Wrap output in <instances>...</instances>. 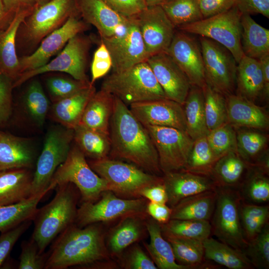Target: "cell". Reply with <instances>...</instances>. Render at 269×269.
Wrapping results in <instances>:
<instances>
[{
  "instance_id": "obj_1",
  "label": "cell",
  "mask_w": 269,
  "mask_h": 269,
  "mask_svg": "<svg viewBox=\"0 0 269 269\" xmlns=\"http://www.w3.org/2000/svg\"><path fill=\"white\" fill-rule=\"evenodd\" d=\"M115 97L110 121V153L143 170L159 176L162 173L158 154L145 127L126 104Z\"/></svg>"
},
{
  "instance_id": "obj_2",
  "label": "cell",
  "mask_w": 269,
  "mask_h": 269,
  "mask_svg": "<svg viewBox=\"0 0 269 269\" xmlns=\"http://www.w3.org/2000/svg\"><path fill=\"white\" fill-rule=\"evenodd\" d=\"M47 254L44 269L92 264L108 255L102 230L97 223L83 227L71 224L57 236Z\"/></svg>"
},
{
  "instance_id": "obj_3",
  "label": "cell",
  "mask_w": 269,
  "mask_h": 269,
  "mask_svg": "<svg viewBox=\"0 0 269 269\" xmlns=\"http://www.w3.org/2000/svg\"><path fill=\"white\" fill-rule=\"evenodd\" d=\"M75 187L69 183L57 186L52 200L38 208L32 220L34 227L31 239L40 254L44 253L58 235L75 223L78 196Z\"/></svg>"
},
{
  "instance_id": "obj_4",
  "label": "cell",
  "mask_w": 269,
  "mask_h": 269,
  "mask_svg": "<svg viewBox=\"0 0 269 269\" xmlns=\"http://www.w3.org/2000/svg\"><path fill=\"white\" fill-rule=\"evenodd\" d=\"M101 89L129 106L167 99L146 61L120 72H112L103 80Z\"/></svg>"
},
{
  "instance_id": "obj_5",
  "label": "cell",
  "mask_w": 269,
  "mask_h": 269,
  "mask_svg": "<svg viewBox=\"0 0 269 269\" xmlns=\"http://www.w3.org/2000/svg\"><path fill=\"white\" fill-rule=\"evenodd\" d=\"M77 13L74 0H50L37 5L20 24L16 44L25 49H36L42 39Z\"/></svg>"
},
{
  "instance_id": "obj_6",
  "label": "cell",
  "mask_w": 269,
  "mask_h": 269,
  "mask_svg": "<svg viewBox=\"0 0 269 269\" xmlns=\"http://www.w3.org/2000/svg\"><path fill=\"white\" fill-rule=\"evenodd\" d=\"M91 168L106 182L109 190L127 197H140L145 187L161 182L162 177L148 173L134 164L108 157L92 159Z\"/></svg>"
},
{
  "instance_id": "obj_7",
  "label": "cell",
  "mask_w": 269,
  "mask_h": 269,
  "mask_svg": "<svg viewBox=\"0 0 269 269\" xmlns=\"http://www.w3.org/2000/svg\"><path fill=\"white\" fill-rule=\"evenodd\" d=\"M77 145L70 148L66 160L54 172L48 187L51 190L63 184L72 183L78 189L82 203L94 202L101 194L109 190L104 179L87 162Z\"/></svg>"
},
{
  "instance_id": "obj_8",
  "label": "cell",
  "mask_w": 269,
  "mask_h": 269,
  "mask_svg": "<svg viewBox=\"0 0 269 269\" xmlns=\"http://www.w3.org/2000/svg\"><path fill=\"white\" fill-rule=\"evenodd\" d=\"M216 192L215 208L210 221L211 234L220 242L243 251L248 242L240 221V192L238 189L217 187Z\"/></svg>"
},
{
  "instance_id": "obj_9",
  "label": "cell",
  "mask_w": 269,
  "mask_h": 269,
  "mask_svg": "<svg viewBox=\"0 0 269 269\" xmlns=\"http://www.w3.org/2000/svg\"><path fill=\"white\" fill-rule=\"evenodd\" d=\"M242 13L236 5L218 14L179 27L180 30L211 39L227 48L238 63L244 56L241 46Z\"/></svg>"
},
{
  "instance_id": "obj_10",
  "label": "cell",
  "mask_w": 269,
  "mask_h": 269,
  "mask_svg": "<svg viewBox=\"0 0 269 269\" xmlns=\"http://www.w3.org/2000/svg\"><path fill=\"white\" fill-rule=\"evenodd\" d=\"M82 34L71 38L56 57L47 64L22 73L13 83V88L37 75L50 72H64L76 80L90 82L86 74V68L92 41L90 37Z\"/></svg>"
},
{
  "instance_id": "obj_11",
  "label": "cell",
  "mask_w": 269,
  "mask_h": 269,
  "mask_svg": "<svg viewBox=\"0 0 269 269\" xmlns=\"http://www.w3.org/2000/svg\"><path fill=\"white\" fill-rule=\"evenodd\" d=\"M73 130L62 126L51 128L37 161L32 182L31 196L48 187L58 167L66 159L73 139Z\"/></svg>"
},
{
  "instance_id": "obj_12",
  "label": "cell",
  "mask_w": 269,
  "mask_h": 269,
  "mask_svg": "<svg viewBox=\"0 0 269 269\" xmlns=\"http://www.w3.org/2000/svg\"><path fill=\"white\" fill-rule=\"evenodd\" d=\"M199 38L206 83L225 96L233 94L237 67L234 56L216 41L203 36Z\"/></svg>"
},
{
  "instance_id": "obj_13",
  "label": "cell",
  "mask_w": 269,
  "mask_h": 269,
  "mask_svg": "<svg viewBox=\"0 0 269 269\" xmlns=\"http://www.w3.org/2000/svg\"><path fill=\"white\" fill-rule=\"evenodd\" d=\"M146 204L145 200L141 198H121L114 192L107 190L95 202L82 203L77 209L75 223L83 227L130 215H140L146 211Z\"/></svg>"
},
{
  "instance_id": "obj_14",
  "label": "cell",
  "mask_w": 269,
  "mask_h": 269,
  "mask_svg": "<svg viewBox=\"0 0 269 269\" xmlns=\"http://www.w3.org/2000/svg\"><path fill=\"white\" fill-rule=\"evenodd\" d=\"M144 126L156 150L162 173L184 169L194 140L186 132L176 128Z\"/></svg>"
},
{
  "instance_id": "obj_15",
  "label": "cell",
  "mask_w": 269,
  "mask_h": 269,
  "mask_svg": "<svg viewBox=\"0 0 269 269\" xmlns=\"http://www.w3.org/2000/svg\"><path fill=\"white\" fill-rule=\"evenodd\" d=\"M77 14L71 15L62 26L44 38L32 53L19 58L20 75L47 64L71 38L88 29L89 25L79 18Z\"/></svg>"
},
{
  "instance_id": "obj_16",
  "label": "cell",
  "mask_w": 269,
  "mask_h": 269,
  "mask_svg": "<svg viewBox=\"0 0 269 269\" xmlns=\"http://www.w3.org/2000/svg\"><path fill=\"white\" fill-rule=\"evenodd\" d=\"M107 47L112 61L113 72H120L146 62L148 56L133 17L129 18L126 30L121 34L101 38Z\"/></svg>"
},
{
  "instance_id": "obj_17",
  "label": "cell",
  "mask_w": 269,
  "mask_h": 269,
  "mask_svg": "<svg viewBox=\"0 0 269 269\" xmlns=\"http://www.w3.org/2000/svg\"><path fill=\"white\" fill-rule=\"evenodd\" d=\"M133 17L139 28L148 58L166 52L176 28L161 6H146Z\"/></svg>"
},
{
  "instance_id": "obj_18",
  "label": "cell",
  "mask_w": 269,
  "mask_h": 269,
  "mask_svg": "<svg viewBox=\"0 0 269 269\" xmlns=\"http://www.w3.org/2000/svg\"><path fill=\"white\" fill-rule=\"evenodd\" d=\"M166 52L185 74L191 86L202 88L206 84L200 43L190 34L176 30Z\"/></svg>"
},
{
  "instance_id": "obj_19",
  "label": "cell",
  "mask_w": 269,
  "mask_h": 269,
  "mask_svg": "<svg viewBox=\"0 0 269 269\" xmlns=\"http://www.w3.org/2000/svg\"><path fill=\"white\" fill-rule=\"evenodd\" d=\"M130 109L144 126L176 128L186 132L183 106L174 101L157 99L135 103Z\"/></svg>"
},
{
  "instance_id": "obj_20",
  "label": "cell",
  "mask_w": 269,
  "mask_h": 269,
  "mask_svg": "<svg viewBox=\"0 0 269 269\" xmlns=\"http://www.w3.org/2000/svg\"><path fill=\"white\" fill-rule=\"evenodd\" d=\"M146 62L166 98L183 105L191 85L181 69L167 52L151 56Z\"/></svg>"
},
{
  "instance_id": "obj_21",
  "label": "cell",
  "mask_w": 269,
  "mask_h": 269,
  "mask_svg": "<svg viewBox=\"0 0 269 269\" xmlns=\"http://www.w3.org/2000/svg\"><path fill=\"white\" fill-rule=\"evenodd\" d=\"M74 4L82 20L94 26L101 38L119 35L127 28L129 18L117 13L103 0H74Z\"/></svg>"
},
{
  "instance_id": "obj_22",
  "label": "cell",
  "mask_w": 269,
  "mask_h": 269,
  "mask_svg": "<svg viewBox=\"0 0 269 269\" xmlns=\"http://www.w3.org/2000/svg\"><path fill=\"white\" fill-rule=\"evenodd\" d=\"M162 177L168 197L166 204L170 208L185 198L217 187L211 177L184 169L164 173Z\"/></svg>"
},
{
  "instance_id": "obj_23",
  "label": "cell",
  "mask_w": 269,
  "mask_h": 269,
  "mask_svg": "<svg viewBox=\"0 0 269 269\" xmlns=\"http://www.w3.org/2000/svg\"><path fill=\"white\" fill-rule=\"evenodd\" d=\"M37 4L18 8L8 25L0 32V74L13 81L20 75L19 58L16 53V36L25 18Z\"/></svg>"
},
{
  "instance_id": "obj_24",
  "label": "cell",
  "mask_w": 269,
  "mask_h": 269,
  "mask_svg": "<svg viewBox=\"0 0 269 269\" xmlns=\"http://www.w3.org/2000/svg\"><path fill=\"white\" fill-rule=\"evenodd\" d=\"M226 97L228 123L232 126L259 130L269 127V117L262 108L237 94Z\"/></svg>"
},
{
  "instance_id": "obj_25",
  "label": "cell",
  "mask_w": 269,
  "mask_h": 269,
  "mask_svg": "<svg viewBox=\"0 0 269 269\" xmlns=\"http://www.w3.org/2000/svg\"><path fill=\"white\" fill-rule=\"evenodd\" d=\"M35 160L29 140L0 132V170L31 168Z\"/></svg>"
},
{
  "instance_id": "obj_26",
  "label": "cell",
  "mask_w": 269,
  "mask_h": 269,
  "mask_svg": "<svg viewBox=\"0 0 269 269\" xmlns=\"http://www.w3.org/2000/svg\"><path fill=\"white\" fill-rule=\"evenodd\" d=\"M33 177L31 168L0 170V206L17 203L31 196Z\"/></svg>"
},
{
  "instance_id": "obj_27",
  "label": "cell",
  "mask_w": 269,
  "mask_h": 269,
  "mask_svg": "<svg viewBox=\"0 0 269 269\" xmlns=\"http://www.w3.org/2000/svg\"><path fill=\"white\" fill-rule=\"evenodd\" d=\"M96 92L94 84L68 97L58 100L51 108V115L60 125L72 130L78 126L89 101Z\"/></svg>"
},
{
  "instance_id": "obj_28",
  "label": "cell",
  "mask_w": 269,
  "mask_h": 269,
  "mask_svg": "<svg viewBox=\"0 0 269 269\" xmlns=\"http://www.w3.org/2000/svg\"><path fill=\"white\" fill-rule=\"evenodd\" d=\"M115 97L102 89L89 101L78 125L109 134Z\"/></svg>"
},
{
  "instance_id": "obj_29",
  "label": "cell",
  "mask_w": 269,
  "mask_h": 269,
  "mask_svg": "<svg viewBox=\"0 0 269 269\" xmlns=\"http://www.w3.org/2000/svg\"><path fill=\"white\" fill-rule=\"evenodd\" d=\"M216 189L185 198L172 209L170 219L210 221L215 208Z\"/></svg>"
},
{
  "instance_id": "obj_30",
  "label": "cell",
  "mask_w": 269,
  "mask_h": 269,
  "mask_svg": "<svg viewBox=\"0 0 269 269\" xmlns=\"http://www.w3.org/2000/svg\"><path fill=\"white\" fill-rule=\"evenodd\" d=\"M264 85L260 61L244 55L237 63V94L254 102L263 94Z\"/></svg>"
},
{
  "instance_id": "obj_31",
  "label": "cell",
  "mask_w": 269,
  "mask_h": 269,
  "mask_svg": "<svg viewBox=\"0 0 269 269\" xmlns=\"http://www.w3.org/2000/svg\"><path fill=\"white\" fill-rule=\"evenodd\" d=\"M145 227L150 241L145 247L157 269H188L176 262L171 246L163 236L159 223L150 219L145 223Z\"/></svg>"
},
{
  "instance_id": "obj_32",
  "label": "cell",
  "mask_w": 269,
  "mask_h": 269,
  "mask_svg": "<svg viewBox=\"0 0 269 269\" xmlns=\"http://www.w3.org/2000/svg\"><path fill=\"white\" fill-rule=\"evenodd\" d=\"M241 46L244 55L257 60L269 55V30L248 14H242Z\"/></svg>"
},
{
  "instance_id": "obj_33",
  "label": "cell",
  "mask_w": 269,
  "mask_h": 269,
  "mask_svg": "<svg viewBox=\"0 0 269 269\" xmlns=\"http://www.w3.org/2000/svg\"><path fill=\"white\" fill-rule=\"evenodd\" d=\"M163 234V233H162ZM171 246L176 262L188 269H216L204 258L203 241L163 234Z\"/></svg>"
},
{
  "instance_id": "obj_34",
  "label": "cell",
  "mask_w": 269,
  "mask_h": 269,
  "mask_svg": "<svg viewBox=\"0 0 269 269\" xmlns=\"http://www.w3.org/2000/svg\"><path fill=\"white\" fill-rule=\"evenodd\" d=\"M203 243L205 260L229 269H255L243 251L211 236Z\"/></svg>"
},
{
  "instance_id": "obj_35",
  "label": "cell",
  "mask_w": 269,
  "mask_h": 269,
  "mask_svg": "<svg viewBox=\"0 0 269 269\" xmlns=\"http://www.w3.org/2000/svg\"><path fill=\"white\" fill-rule=\"evenodd\" d=\"M183 106L188 134L193 140L206 136L209 131L206 125L202 88L191 86Z\"/></svg>"
},
{
  "instance_id": "obj_36",
  "label": "cell",
  "mask_w": 269,
  "mask_h": 269,
  "mask_svg": "<svg viewBox=\"0 0 269 269\" xmlns=\"http://www.w3.org/2000/svg\"><path fill=\"white\" fill-rule=\"evenodd\" d=\"M51 190L48 187L44 191L32 195L20 202L0 206V232L7 231L20 224L33 220L38 209V204Z\"/></svg>"
},
{
  "instance_id": "obj_37",
  "label": "cell",
  "mask_w": 269,
  "mask_h": 269,
  "mask_svg": "<svg viewBox=\"0 0 269 269\" xmlns=\"http://www.w3.org/2000/svg\"><path fill=\"white\" fill-rule=\"evenodd\" d=\"M246 163L237 152H230L220 157L211 174L217 187L239 189L246 169Z\"/></svg>"
},
{
  "instance_id": "obj_38",
  "label": "cell",
  "mask_w": 269,
  "mask_h": 269,
  "mask_svg": "<svg viewBox=\"0 0 269 269\" xmlns=\"http://www.w3.org/2000/svg\"><path fill=\"white\" fill-rule=\"evenodd\" d=\"M138 215H130L123 217L110 232L108 247L112 254L121 253L141 237L144 226Z\"/></svg>"
},
{
  "instance_id": "obj_39",
  "label": "cell",
  "mask_w": 269,
  "mask_h": 269,
  "mask_svg": "<svg viewBox=\"0 0 269 269\" xmlns=\"http://www.w3.org/2000/svg\"><path fill=\"white\" fill-rule=\"evenodd\" d=\"M73 139L85 156L92 159L107 157L111 150L109 134L81 125L73 130Z\"/></svg>"
},
{
  "instance_id": "obj_40",
  "label": "cell",
  "mask_w": 269,
  "mask_h": 269,
  "mask_svg": "<svg viewBox=\"0 0 269 269\" xmlns=\"http://www.w3.org/2000/svg\"><path fill=\"white\" fill-rule=\"evenodd\" d=\"M219 158L210 147L206 136L194 140L184 170L211 177L213 167Z\"/></svg>"
},
{
  "instance_id": "obj_41",
  "label": "cell",
  "mask_w": 269,
  "mask_h": 269,
  "mask_svg": "<svg viewBox=\"0 0 269 269\" xmlns=\"http://www.w3.org/2000/svg\"><path fill=\"white\" fill-rule=\"evenodd\" d=\"M240 217L244 237L248 243L269 222V206L247 203L242 200Z\"/></svg>"
},
{
  "instance_id": "obj_42",
  "label": "cell",
  "mask_w": 269,
  "mask_h": 269,
  "mask_svg": "<svg viewBox=\"0 0 269 269\" xmlns=\"http://www.w3.org/2000/svg\"><path fill=\"white\" fill-rule=\"evenodd\" d=\"M160 5L175 28L203 19L198 0H165Z\"/></svg>"
},
{
  "instance_id": "obj_43",
  "label": "cell",
  "mask_w": 269,
  "mask_h": 269,
  "mask_svg": "<svg viewBox=\"0 0 269 269\" xmlns=\"http://www.w3.org/2000/svg\"><path fill=\"white\" fill-rule=\"evenodd\" d=\"M160 224L163 234L202 241L211 236L209 221L170 219Z\"/></svg>"
},
{
  "instance_id": "obj_44",
  "label": "cell",
  "mask_w": 269,
  "mask_h": 269,
  "mask_svg": "<svg viewBox=\"0 0 269 269\" xmlns=\"http://www.w3.org/2000/svg\"><path fill=\"white\" fill-rule=\"evenodd\" d=\"M204 98L206 125L209 131L228 123L224 95L206 84L202 88Z\"/></svg>"
},
{
  "instance_id": "obj_45",
  "label": "cell",
  "mask_w": 269,
  "mask_h": 269,
  "mask_svg": "<svg viewBox=\"0 0 269 269\" xmlns=\"http://www.w3.org/2000/svg\"><path fill=\"white\" fill-rule=\"evenodd\" d=\"M26 112L38 126H42L49 111V100L40 82L33 80L28 86L24 97Z\"/></svg>"
},
{
  "instance_id": "obj_46",
  "label": "cell",
  "mask_w": 269,
  "mask_h": 269,
  "mask_svg": "<svg viewBox=\"0 0 269 269\" xmlns=\"http://www.w3.org/2000/svg\"><path fill=\"white\" fill-rule=\"evenodd\" d=\"M266 174L258 170L241 184L238 190L242 200L259 205L269 202V180Z\"/></svg>"
},
{
  "instance_id": "obj_47",
  "label": "cell",
  "mask_w": 269,
  "mask_h": 269,
  "mask_svg": "<svg viewBox=\"0 0 269 269\" xmlns=\"http://www.w3.org/2000/svg\"><path fill=\"white\" fill-rule=\"evenodd\" d=\"M254 268H269V223L251 241L243 251Z\"/></svg>"
},
{
  "instance_id": "obj_48",
  "label": "cell",
  "mask_w": 269,
  "mask_h": 269,
  "mask_svg": "<svg viewBox=\"0 0 269 269\" xmlns=\"http://www.w3.org/2000/svg\"><path fill=\"white\" fill-rule=\"evenodd\" d=\"M206 137L212 149L219 158L230 152H237V134L229 123L209 131Z\"/></svg>"
},
{
  "instance_id": "obj_49",
  "label": "cell",
  "mask_w": 269,
  "mask_h": 269,
  "mask_svg": "<svg viewBox=\"0 0 269 269\" xmlns=\"http://www.w3.org/2000/svg\"><path fill=\"white\" fill-rule=\"evenodd\" d=\"M46 86L53 102L74 95L92 84L62 76H52L46 79Z\"/></svg>"
},
{
  "instance_id": "obj_50",
  "label": "cell",
  "mask_w": 269,
  "mask_h": 269,
  "mask_svg": "<svg viewBox=\"0 0 269 269\" xmlns=\"http://www.w3.org/2000/svg\"><path fill=\"white\" fill-rule=\"evenodd\" d=\"M237 152L245 160H250L263 148L267 137L254 131H242L237 134Z\"/></svg>"
},
{
  "instance_id": "obj_51",
  "label": "cell",
  "mask_w": 269,
  "mask_h": 269,
  "mask_svg": "<svg viewBox=\"0 0 269 269\" xmlns=\"http://www.w3.org/2000/svg\"><path fill=\"white\" fill-rule=\"evenodd\" d=\"M21 253L17 268L18 269H43L48 254L39 253L36 243L31 239L21 244Z\"/></svg>"
},
{
  "instance_id": "obj_52",
  "label": "cell",
  "mask_w": 269,
  "mask_h": 269,
  "mask_svg": "<svg viewBox=\"0 0 269 269\" xmlns=\"http://www.w3.org/2000/svg\"><path fill=\"white\" fill-rule=\"evenodd\" d=\"M112 68L111 55L105 43L101 40L94 53L91 65V83L94 84L98 79L105 76Z\"/></svg>"
},
{
  "instance_id": "obj_53",
  "label": "cell",
  "mask_w": 269,
  "mask_h": 269,
  "mask_svg": "<svg viewBox=\"0 0 269 269\" xmlns=\"http://www.w3.org/2000/svg\"><path fill=\"white\" fill-rule=\"evenodd\" d=\"M32 221L31 220L26 221L1 233L0 236V266L6 260L17 240L31 225Z\"/></svg>"
},
{
  "instance_id": "obj_54",
  "label": "cell",
  "mask_w": 269,
  "mask_h": 269,
  "mask_svg": "<svg viewBox=\"0 0 269 269\" xmlns=\"http://www.w3.org/2000/svg\"><path fill=\"white\" fill-rule=\"evenodd\" d=\"M13 81L0 74V126L8 120L12 112Z\"/></svg>"
},
{
  "instance_id": "obj_55",
  "label": "cell",
  "mask_w": 269,
  "mask_h": 269,
  "mask_svg": "<svg viewBox=\"0 0 269 269\" xmlns=\"http://www.w3.org/2000/svg\"><path fill=\"white\" fill-rule=\"evenodd\" d=\"M103 0L117 13L127 18L136 15L147 6L144 0Z\"/></svg>"
},
{
  "instance_id": "obj_56",
  "label": "cell",
  "mask_w": 269,
  "mask_h": 269,
  "mask_svg": "<svg viewBox=\"0 0 269 269\" xmlns=\"http://www.w3.org/2000/svg\"><path fill=\"white\" fill-rule=\"evenodd\" d=\"M125 267L131 269H157L149 258L139 246L133 248L126 260Z\"/></svg>"
},
{
  "instance_id": "obj_57",
  "label": "cell",
  "mask_w": 269,
  "mask_h": 269,
  "mask_svg": "<svg viewBox=\"0 0 269 269\" xmlns=\"http://www.w3.org/2000/svg\"><path fill=\"white\" fill-rule=\"evenodd\" d=\"M203 18L227 11L236 5V0H198Z\"/></svg>"
},
{
  "instance_id": "obj_58",
  "label": "cell",
  "mask_w": 269,
  "mask_h": 269,
  "mask_svg": "<svg viewBox=\"0 0 269 269\" xmlns=\"http://www.w3.org/2000/svg\"><path fill=\"white\" fill-rule=\"evenodd\" d=\"M236 6L242 14H261L269 18V0H236Z\"/></svg>"
},
{
  "instance_id": "obj_59",
  "label": "cell",
  "mask_w": 269,
  "mask_h": 269,
  "mask_svg": "<svg viewBox=\"0 0 269 269\" xmlns=\"http://www.w3.org/2000/svg\"><path fill=\"white\" fill-rule=\"evenodd\" d=\"M143 197L150 202L167 204L168 197L166 190L163 181L144 188L140 193Z\"/></svg>"
},
{
  "instance_id": "obj_60",
  "label": "cell",
  "mask_w": 269,
  "mask_h": 269,
  "mask_svg": "<svg viewBox=\"0 0 269 269\" xmlns=\"http://www.w3.org/2000/svg\"><path fill=\"white\" fill-rule=\"evenodd\" d=\"M146 212L152 219L161 224H165L170 219L172 209L166 204L150 202L146 204Z\"/></svg>"
},
{
  "instance_id": "obj_61",
  "label": "cell",
  "mask_w": 269,
  "mask_h": 269,
  "mask_svg": "<svg viewBox=\"0 0 269 269\" xmlns=\"http://www.w3.org/2000/svg\"><path fill=\"white\" fill-rule=\"evenodd\" d=\"M2 1L6 10L12 12L21 7L38 4L35 0H2Z\"/></svg>"
},
{
  "instance_id": "obj_62",
  "label": "cell",
  "mask_w": 269,
  "mask_h": 269,
  "mask_svg": "<svg viewBox=\"0 0 269 269\" xmlns=\"http://www.w3.org/2000/svg\"><path fill=\"white\" fill-rule=\"evenodd\" d=\"M259 60L261 64L264 78L263 94L267 96L269 93V55L262 58Z\"/></svg>"
},
{
  "instance_id": "obj_63",
  "label": "cell",
  "mask_w": 269,
  "mask_h": 269,
  "mask_svg": "<svg viewBox=\"0 0 269 269\" xmlns=\"http://www.w3.org/2000/svg\"><path fill=\"white\" fill-rule=\"evenodd\" d=\"M14 13L6 10L2 0H0V32L8 25Z\"/></svg>"
},
{
  "instance_id": "obj_64",
  "label": "cell",
  "mask_w": 269,
  "mask_h": 269,
  "mask_svg": "<svg viewBox=\"0 0 269 269\" xmlns=\"http://www.w3.org/2000/svg\"><path fill=\"white\" fill-rule=\"evenodd\" d=\"M147 6L160 5L165 0H144Z\"/></svg>"
}]
</instances>
